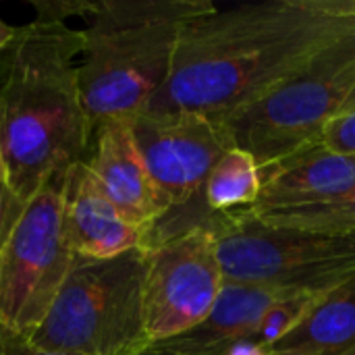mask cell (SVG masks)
I'll return each mask as SVG.
<instances>
[{
  "mask_svg": "<svg viewBox=\"0 0 355 355\" xmlns=\"http://www.w3.org/2000/svg\"><path fill=\"white\" fill-rule=\"evenodd\" d=\"M352 31L355 0L214 4L183 25L168 77L146 110L227 121Z\"/></svg>",
  "mask_w": 355,
  "mask_h": 355,
  "instance_id": "obj_1",
  "label": "cell"
},
{
  "mask_svg": "<svg viewBox=\"0 0 355 355\" xmlns=\"http://www.w3.org/2000/svg\"><path fill=\"white\" fill-rule=\"evenodd\" d=\"M81 52L83 29L40 21L17 27L0 50V158L23 202L87 156L94 127L79 85Z\"/></svg>",
  "mask_w": 355,
  "mask_h": 355,
  "instance_id": "obj_2",
  "label": "cell"
},
{
  "mask_svg": "<svg viewBox=\"0 0 355 355\" xmlns=\"http://www.w3.org/2000/svg\"><path fill=\"white\" fill-rule=\"evenodd\" d=\"M212 6L210 0H96L79 62L94 129L146 110L168 77L183 25Z\"/></svg>",
  "mask_w": 355,
  "mask_h": 355,
  "instance_id": "obj_3",
  "label": "cell"
},
{
  "mask_svg": "<svg viewBox=\"0 0 355 355\" xmlns=\"http://www.w3.org/2000/svg\"><path fill=\"white\" fill-rule=\"evenodd\" d=\"M146 248L114 258L75 256L40 327L35 347L71 355H137L152 343L144 320Z\"/></svg>",
  "mask_w": 355,
  "mask_h": 355,
  "instance_id": "obj_4",
  "label": "cell"
},
{
  "mask_svg": "<svg viewBox=\"0 0 355 355\" xmlns=\"http://www.w3.org/2000/svg\"><path fill=\"white\" fill-rule=\"evenodd\" d=\"M349 112H355V31L223 123L233 146L264 168L316 144L329 123Z\"/></svg>",
  "mask_w": 355,
  "mask_h": 355,
  "instance_id": "obj_5",
  "label": "cell"
},
{
  "mask_svg": "<svg viewBox=\"0 0 355 355\" xmlns=\"http://www.w3.org/2000/svg\"><path fill=\"white\" fill-rule=\"evenodd\" d=\"M206 223L214 231L225 281L320 295L355 279V233L275 227L245 210Z\"/></svg>",
  "mask_w": 355,
  "mask_h": 355,
  "instance_id": "obj_6",
  "label": "cell"
},
{
  "mask_svg": "<svg viewBox=\"0 0 355 355\" xmlns=\"http://www.w3.org/2000/svg\"><path fill=\"white\" fill-rule=\"evenodd\" d=\"M67 173L27 202L0 250V327L23 337L40 327L75 260L62 225Z\"/></svg>",
  "mask_w": 355,
  "mask_h": 355,
  "instance_id": "obj_7",
  "label": "cell"
},
{
  "mask_svg": "<svg viewBox=\"0 0 355 355\" xmlns=\"http://www.w3.org/2000/svg\"><path fill=\"white\" fill-rule=\"evenodd\" d=\"M144 320L152 345L181 337L212 312L223 285V268L210 225L191 223L154 229L146 248Z\"/></svg>",
  "mask_w": 355,
  "mask_h": 355,
  "instance_id": "obj_8",
  "label": "cell"
},
{
  "mask_svg": "<svg viewBox=\"0 0 355 355\" xmlns=\"http://www.w3.org/2000/svg\"><path fill=\"white\" fill-rule=\"evenodd\" d=\"M320 295L225 281L202 324L156 345L175 355H270Z\"/></svg>",
  "mask_w": 355,
  "mask_h": 355,
  "instance_id": "obj_9",
  "label": "cell"
},
{
  "mask_svg": "<svg viewBox=\"0 0 355 355\" xmlns=\"http://www.w3.org/2000/svg\"><path fill=\"white\" fill-rule=\"evenodd\" d=\"M131 129L168 214L202 196L214 164L233 148L227 125L200 112L141 110Z\"/></svg>",
  "mask_w": 355,
  "mask_h": 355,
  "instance_id": "obj_10",
  "label": "cell"
},
{
  "mask_svg": "<svg viewBox=\"0 0 355 355\" xmlns=\"http://www.w3.org/2000/svg\"><path fill=\"white\" fill-rule=\"evenodd\" d=\"M85 160L108 200L133 225L152 233L168 214L135 144L131 119L100 123L94 129V152Z\"/></svg>",
  "mask_w": 355,
  "mask_h": 355,
  "instance_id": "obj_11",
  "label": "cell"
},
{
  "mask_svg": "<svg viewBox=\"0 0 355 355\" xmlns=\"http://www.w3.org/2000/svg\"><path fill=\"white\" fill-rule=\"evenodd\" d=\"M62 225L73 254L83 258H114L137 248H148L152 235L125 218L108 200L85 158L67 173Z\"/></svg>",
  "mask_w": 355,
  "mask_h": 355,
  "instance_id": "obj_12",
  "label": "cell"
},
{
  "mask_svg": "<svg viewBox=\"0 0 355 355\" xmlns=\"http://www.w3.org/2000/svg\"><path fill=\"white\" fill-rule=\"evenodd\" d=\"M262 171V193L250 210L318 204L355 189V156L335 154L320 144L306 146Z\"/></svg>",
  "mask_w": 355,
  "mask_h": 355,
  "instance_id": "obj_13",
  "label": "cell"
},
{
  "mask_svg": "<svg viewBox=\"0 0 355 355\" xmlns=\"http://www.w3.org/2000/svg\"><path fill=\"white\" fill-rule=\"evenodd\" d=\"M355 352V279L322 293L270 355H349Z\"/></svg>",
  "mask_w": 355,
  "mask_h": 355,
  "instance_id": "obj_14",
  "label": "cell"
},
{
  "mask_svg": "<svg viewBox=\"0 0 355 355\" xmlns=\"http://www.w3.org/2000/svg\"><path fill=\"white\" fill-rule=\"evenodd\" d=\"M262 193V171L256 158L231 148L212 168L202 189L206 208L212 214H231L250 210L258 204Z\"/></svg>",
  "mask_w": 355,
  "mask_h": 355,
  "instance_id": "obj_15",
  "label": "cell"
},
{
  "mask_svg": "<svg viewBox=\"0 0 355 355\" xmlns=\"http://www.w3.org/2000/svg\"><path fill=\"white\" fill-rule=\"evenodd\" d=\"M245 212L275 227H291V229L329 233V235H354L355 189L318 204L272 208V210H245Z\"/></svg>",
  "mask_w": 355,
  "mask_h": 355,
  "instance_id": "obj_16",
  "label": "cell"
},
{
  "mask_svg": "<svg viewBox=\"0 0 355 355\" xmlns=\"http://www.w3.org/2000/svg\"><path fill=\"white\" fill-rule=\"evenodd\" d=\"M40 23H67L71 17H87L96 0H29Z\"/></svg>",
  "mask_w": 355,
  "mask_h": 355,
  "instance_id": "obj_17",
  "label": "cell"
},
{
  "mask_svg": "<svg viewBox=\"0 0 355 355\" xmlns=\"http://www.w3.org/2000/svg\"><path fill=\"white\" fill-rule=\"evenodd\" d=\"M316 144L324 146L335 154L355 156V112H349L329 123Z\"/></svg>",
  "mask_w": 355,
  "mask_h": 355,
  "instance_id": "obj_18",
  "label": "cell"
},
{
  "mask_svg": "<svg viewBox=\"0 0 355 355\" xmlns=\"http://www.w3.org/2000/svg\"><path fill=\"white\" fill-rule=\"evenodd\" d=\"M27 206V202H23L4 179H0V250L10 233V229L15 227V223L19 220L23 208Z\"/></svg>",
  "mask_w": 355,
  "mask_h": 355,
  "instance_id": "obj_19",
  "label": "cell"
},
{
  "mask_svg": "<svg viewBox=\"0 0 355 355\" xmlns=\"http://www.w3.org/2000/svg\"><path fill=\"white\" fill-rule=\"evenodd\" d=\"M0 355H71L35 347L27 337L0 327Z\"/></svg>",
  "mask_w": 355,
  "mask_h": 355,
  "instance_id": "obj_20",
  "label": "cell"
},
{
  "mask_svg": "<svg viewBox=\"0 0 355 355\" xmlns=\"http://www.w3.org/2000/svg\"><path fill=\"white\" fill-rule=\"evenodd\" d=\"M15 31H17V27H12V25H8L2 17H0V50L12 40V35H15Z\"/></svg>",
  "mask_w": 355,
  "mask_h": 355,
  "instance_id": "obj_21",
  "label": "cell"
},
{
  "mask_svg": "<svg viewBox=\"0 0 355 355\" xmlns=\"http://www.w3.org/2000/svg\"><path fill=\"white\" fill-rule=\"evenodd\" d=\"M137 355H175V354H171V352H166V349H162V347H158V345H150L148 349L139 352Z\"/></svg>",
  "mask_w": 355,
  "mask_h": 355,
  "instance_id": "obj_22",
  "label": "cell"
},
{
  "mask_svg": "<svg viewBox=\"0 0 355 355\" xmlns=\"http://www.w3.org/2000/svg\"><path fill=\"white\" fill-rule=\"evenodd\" d=\"M0 179H4V168H2V158H0Z\"/></svg>",
  "mask_w": 355,
  "mask_h": 355,
  "instance_id": "obj_23",
  "label": "cell"
},
{
  "mask_svg": "<svg viewBox=\"0 0 355 355\" xmlns=\"http://www.w3.org/2000/svg\"><path fill=\"white\" fill-rule=\"evenodd\" d=\"M349 355H355V352H354V354H349Z\"/></svg>",
  "mask_w": 355,
  "mask_h": 355,
  "instance_id": "obj_24",
  "label": "cell"
}]
</instances>
